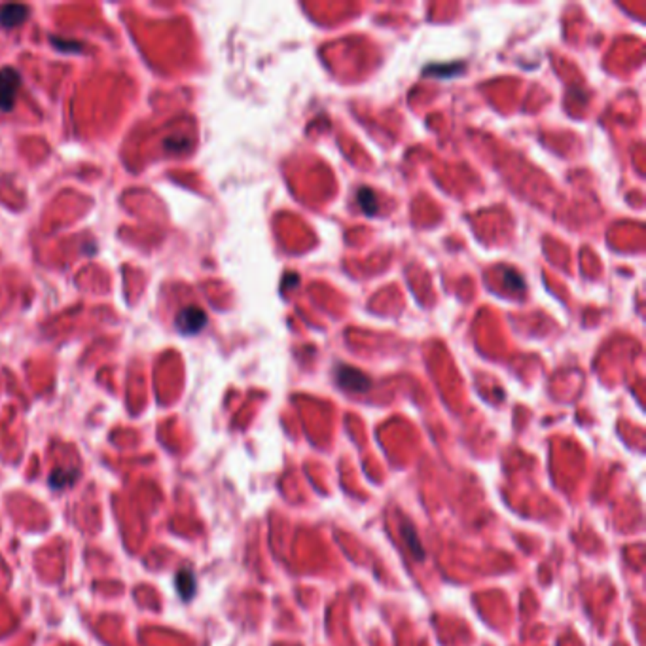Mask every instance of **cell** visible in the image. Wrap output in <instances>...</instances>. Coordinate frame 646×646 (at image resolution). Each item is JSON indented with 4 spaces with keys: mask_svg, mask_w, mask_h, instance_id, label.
I'll use <instances>...</instances> for the list:
<instances>
[{
    "mask_svg": "<svg viewBox=\"0 0 646 646\" xmlns=\"http://www.w3.org/2000/svg\"><path fill=\"white\" fill-rule=\"evenodd\" d=\"M19 84H21V78H19L17 70L10 68V66L0 70V111L10 112L14 108Z\"/></svg>",
    "mask_w": 646,
    "mask_h": 646,
    "instance_id": "cell-1",
    "label": "cell"
},
{
    "mask_svg": "<svg viewBox=\"0 0 646 646\" xmlns=\"http://www.w3.org/2000/svg\"><path fill=\"white\" fill-rule=\"evenodd\" d=\"M402 535H404V542L408 544L411 555L415 559H419V561H423V559H425V548H423V544H421V540H419L417 536V531L413 529L411 523H402Z\"/></svg>",
    "mask_w": 646,
    "mask_h": 646,
    "instance_id": "cell-5",
    "label": "cell"
},
{
    "mask_svg": "<svg viewBox=\"0 0 646 646\" xmlns=\"http://www.w3.org/2000/svg\"><path fill=\"white\" fill-rule=\"evenodd\" d=\"M76 477H78V472H76V470L57 468L53 470L52 476H50V485H52L53 489H63V487L73 485L74 482H76Z\"/></svg>",
    "mask_w": 646,
    "mask_h": 646,
    "instance_id": "cell-7",
    "label": "cell"
},
{
    "mask_svg": "<svg viewBox=\"0 0 646 646\" xmlns=\"http://www.w3.org/2000/svg\"><path fill=\"white\" fill-rule=\"evenodd\" d=\"M339 383H341V387H345L349 390H366L370 387V381H368L364 375L357 372V370H352V368H341L339 370Z\"/></svg>",
    "mask_w": 646,
    "mask_h": 646,
    "instance_id": "cell-4",
    "label": "cell"
},
{
    "mask_svg": "<svg viewBox=\"0 0 646 646\" xmlns=\"http://www.w3.org/2000/svg\"><path fill=\"white\" fill-rule=\"evenodd\" d=\"M207 323L205 313L198 307H186L176 316V328L182 334H196Z\"/></svg>",
    "mask_w": 646,
    "mask_h": 646,
    "instance_id": "cell-2",
    "label": "cell"
},
{
    "mask_svg": "<svg viewBox=\"0 0 646 646\" xmlns=\"http://www.w3.org/2000/svg\"><path fill=\"white\" fill-rule=\"evenodd\" d=\"M357 201L362 207V211L366 214H375L377 213V199H375L374 191L368 190V188H362L359 191V196H357Z\"/></svg>",
    "mask_w": 646,
    "mask_h": 646,
    "instance_id": "cell-8",
    "label": "cell"
},
{
    "mask_svg": "<svg viewBox=\"0 0 646 646\" xmlns=\"http://www.w3.org/2000/svg\"><path fill=\"white\" fill-rule=\"evenodd\" d=\"M176 589H178V593L182 599H191V595L196 593V578H193V574L188 571V569H182L180 573L176 574Z\"/></svg>",
    "mask_w": 646,
    "mask_h": 646,
    "instance_id": "cell-6",
    "label": "cell"
},
{
    "mask_svg": "<svg viewBox=\"0 0 646 646\" xmlns=\"http://www.w3.org/2000/svg\"><path fill=\"white\" fill-rule=\"evenodd\" d=\"M25 17H27V6H21V4L0 6V25H4L6 29H12L15 25L23 23Z\"/></svg>",
    "mask_w": 646,
    "mask_h": 646,
    "instance_id": "cell-3",
    "label": "cell"
}]
</instances>
